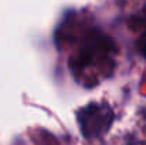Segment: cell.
Segmentation results:
<instances>
[{"instance_id":"1","label":"cell","mask_w":146,"mask_h":145,"mask_svg":"<svg viewBox=\"0 0 146 145\" xmlns=\"http://www.w3.org/2000/svg\"><path fill=\"white\" fill-rule=\"evenodd\" d=\"M77 124L85 140H97L108 134L115 112L108 102H90L75 112Z\"/></svg>"},{"instance_id":"2","label":"cell","mask_w":146,"mask_h":145,"mask_svg":"<svg viewBox=\"0 0 146 145\" xmlns=\"http://www.w3.org/2000/svg\"><path fill=\"white\" fill-rule=\"evenodd\" d=\"M136 50H138V53L143 57V58H146V30L143 31V33H141V36L136 39Z\"/></svg>"}]
</instances>
